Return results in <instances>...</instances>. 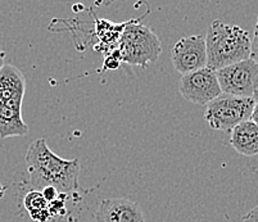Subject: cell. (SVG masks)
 <instances>
[{
    "label": "cell",
    "mask_w": 258,
    "mask_h": 222,
    "mask_svg": "<svg viewBox=\"0 0 258 222\" xmlns=\"http://www.w3.org/2000/svg\"><path fill=\"white\" fill-rule=\"evenodd\" d=\"M26 167L30 185L34 190L54 186L59 193L70 194L79 190L81 165L79 158L64 160L48 146L46 139L40 137L32 141L26 153Z\"/></svg>",
    "instance_id": "obj_1"
},
{
    "label": "cell",
    "mask_w": 258,
    "mask_h": 222,
    "mask_svg": "<svg viewBox=\"0 0 258 222\" xmlns=\"http://www.w3.org/2000/svg\"><path fill=\"white\" fill-rule=\"evenodd\" d=\"M207 67L219 71L224 67L250 58L252 37L240 26L230 25L220 20L213 21L205 36Z\"/></svg>",
    "instance_id": "obj_2"
},
{
    "label": "cell",
    "mask_w": 258,
    "mask_h": 222,
    "mask_svg": "<svg viewBox=\"0 0 258 222\" xmlns=\"http://www.w3.org/2000/svg\"><path fill=\"white\" fill-rule=\"evenodd\" d=\"M25 93L26 79L22 72L6 64L0 71V139L25 136L29 132L22 117Z\"/></svg>",
    "instance_id": "obj_3"
},
{
    "label": "cell",
    "mask_w": 258,
    "mask_h": 222,
    "mask_svg": "<svg viewBox=\"0 0 258 222\" xmlns=\"http://www.w3.org/2000/svg\"><path fill=\"white\" fill-rule=\"evenodd\" d=\"M117 49L123 63L148 68L149 64L158 60L162 53V43L149 27L131 21L125 23Z\"/></svg>",
    "instance_id": "obj_4"
},
{
    "label": "cell",
    "mask_w": 258,
    "mask_h": 222,
    "mask_svg": "<svg viewBox=\"0 0 258 222\" xmlns=\"http://www.w3.org/2000/svg\"><path fill=\"white\" fill-rule=\"evenodd\" d=\"M254 106L253 98L221 94L207 104L205 121L212 130L231 131L239 123L250 120Z\"/></svg>",
    "instance_id": "obj_5"
},
{
    "label": "cell",
    "mask_w": 258,
    "mask_h": 222,
    "mask_svg": "<svg viewBox=\"0 0 258 222\" xmlns=\"http://www.w3.org/2000/svg\"><path fill=\"white\" fill-rule=\"evenodd\" d=\"M216 76L222 94L252 98L258 84V64L248 58L216 71Z\"/></svg>",
    "instance_id": "obj_6"
},
{
    "label": "cell",
    "mask_w": 258,
    "mask_h": 222,
    "mask_svg": "<svg viewBox=\"0 0 258 222\" xmlns=\"http://www.w3.org/2000/svg\"><path fill=\"white\" fill-rule=\"evenodd\" d=\"M179 91L185 100L199 106H207L222 94L216 72L208 67L182 75Z\"/></svg>",
    "instance_id": "obj_7"
},
{
    "label": "cell",
    "mask_w": 258,
    "mask_h": 222,
    "mask_svg": "<svg viewBox=\"0 0 258 222\" xmlns=\"http://www.w3.org/2000/svg\"><path fill=\"white\" fill-rule=\"evenodd\" d=\"M171 62L176 71L181 75L190 73L207 67L206 39L202 35L181 37L173 45Z\"/></svg>",
    "instance_id": "obj_8"
},
{
    "label": "cell",
    "mask_w": 258,
    "mask_h": 222,
    "mask_svg": "<svg viewBox=\"0 0 258 222\" xmlns=\"http://www.w3.org/2000/svg\"><path fill=\"white\" fill-rule=\"evenodd\" d=\"M93 222H145V219L138 203L127 198H111L98 204Z\"/></svg>",
    "instance_id": "obj_9"
},
{
    "label": "cell",
    "mask_w": 258,
    "mask_h": 222,
    "mask_svg": "<svg viewBox=\"0 0 258 222\" xmlns=\"http://www.w3.org/2000/svg\"><path fill=\"white\" fill-rule=\"evenodd\" d=\"M230 145L236 153L245 157H254L258 154V125L248 120L239 123L231 130Z\"/></svg>",
    "instance_id": "obj_10"
},
{
    "label": "cell",
    "mask_w": 258,
    "mask_h": 222,
    "mask_svg": "<svg viewBox=\"0 0 258 222\" xmlns=\"http://www.w3.org/2000/svg\"><path fill=\"white\" fill-rule=\"evenodd\" d=\"M23 205H25L26 211L29 212V214H31L48 208V202L45 200L41 191L31 190L26 194L25 198H23Z\"/></svg>",
    "instance_id": "obj_11"
},
{
    "label": "cell",
    "mask_w": 258,
    "mask_h": 222,
    "mask_svg": "<svg viewBox=\"0 0 258 222\" xmlns=\"http://www.w3.org/2000/svg\"><path fill=\"white\" fill-rule=\"evenodd\" d=\"M69 197V194L59 193L58 198L53 202L48 203V209L51 214V218L58 216H63L66 213V199Z\"/></svg>",
    "instance_id": "obj_12"
},
{
    "label": "cell",
    "mask_w": 258,
    "mask_h": 222,
    "mask_svg": "<svg viewBox=\"0 0 258 222\" xmlns=\"http://www.w3.org/2000/svg\"><path fill=\"white\" fill-rule=\"evenodd\" d=\"M250 58H252V59L258 64V16H257V23H255L254 34H253L252 43H250Z\"/></svg>",
    "instance_id": "obj_13"
},
{
    "label": "cell",
    "mask_w": 258,
    "mask_h": 222,
    "mask_svg": "<svg viewBox=\"0 0 258 222\" xmlns=\"http://www.w3.org/2000/svg\"><path fill=\"white\" fill-rule=\"evenodd\" d=\"M30 217H31V219L34 222H48L51 219V214L50 212H49L48 208L41 209V211L39 212H35V213H31Z\"/></svg>",
    "instance_id": "obj_14"
},
{
    "label": "cell",
    "mask_w": 258,
    "mask_h": 222,
    "mask_svg": "<svg viewBox=\"0 0 258 222\" xmlns=\"http://www.w3.org/2000/svg\"><path fill=\"white\" fill-rule=\"evenodd\" d=\"M41 193H43L44 198H45V200L48 203L55 200L58 198V195H59V191L54 188V186H46V188H44L43 190H41Z\"/></svg>",
    "instance_id": "obj_15"
},
{
    "label": "cell",
    "mask_w": 258,
    "mask_h": 222,
    "mask_svg": "<svg viewBox=\"0 0 258 222\" xmlns=\"http://www.w3.org/2000/svg\"><path fill=\"white\" fill-rule=\"evenodd\" d=\"M241 222H258V205L252 208V209L241 218Z\"/></svg>",
    "instance_id": "obj_16"
},
{
    "label": "cell",
    "mask_w": 258,
    "mask_h": 222,
    "mask_svg": "<svg viewBox=\"0 0 258 222\" xmlns=\"http://www.w3.org/2000/svg\"><path fill=\"white\" fill-rule=\"evenodd\" d=\"M6 50L3 49V46L0 45V71L6 66Z\"/></svg>",
    "instance_id": "obj_17"
},
{
    "label": "cell",
    "mask_w": 258,
    "mask_h": 222,
    "mask_svg": "<svg viewBox=\"0 0 258 222\" xmlns=\"http://www.w3.org/2000/svg\"><path fill=\"white\" fill-rule=\"evenodd\" d=\"M250 121H253L255 125H258V103H255L254 108H253L252 116H250Z\"/></svg>",
    "instance_id": "obj_18"
},
{
    "label": "cell",
    "mask_w": 258,
    "mask_h": 222,
    "mask_svg": "<svg viewBox=\"0 0 258 222\" xmlns=\"http://www.w3.org/2000/svg\"><path fill=\"white\" fill-rule=\"evenodd\" d=\"M252 98L255 103H258V84H257V86H255V90H254V93H253Z\"/></svg>",
    "instance_id": "obj_19"
}]
</instances>
